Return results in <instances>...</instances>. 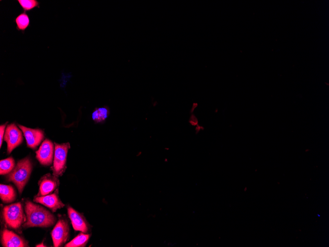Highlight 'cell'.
<instances>
[{
  "instance_id": "obj_1",
  "label": "cell",
  "mask_w": 329,
  "mask_h": 247,
  "mask_svg": "<svg viewBox=\"0 0 329 247\" xmlns=\"http://www.w3.org/2000/svg\"><path fill=\"white\" fill-rule=\"evenodd\" d=\"M26 221L23 224L24 228L30 227H49L56 221V217L44 208L26 201L25 203Z\"/></svg>"
},
{
  "instance_id": "obj_2",
  "label": "cell",
  "mask_w": 329,
  "mask_h": 247,
  "mask_svg": "<svg viewBox=\"0 0 329 247\" xmlns=\"http://www.w3.org/2000/svg\"><path fill=\"white\" fill-rule=\"evenodd\" d=\"M32 169L31 160L29 157H26L19 160L6 176L8 181H12L16 186L20 194L29 179Z\"/></svg>"
},
{
  "instance_id": "obj_3",
  "label": "cell",
  "mask_w": 329,
  "mask_h": 247,
  "mask_svg": "<svg viewBox=\"0 0 329 247\" xmlns=\"http://www.w3.org/2000/svg\"><path fill=\"white\" fill-rule=\"evenodd\" d=\"M3 220L8 228L21 232V227L26 221L21 202L5 206L2 210Z\"/></svg>"
},
{
  "instance_id": "obj_4",
  "label": "cell",
  "mask_w": 329,
  "mask_h": 247,
  "mask_svg": "<svg viewBox=\"0 0 329 247\" xmlns=\"http://www.w3.org/2000/svg\"><path fill=\"white\" fill-rule=\"evenodd\" d=\"M55 151L53 165L51 167L53 175L59 177L66 169V158L70 146L69 142L58 144L54 142Z\"/></svg>"
},
{
  "instance_id": "obj_5",
  "label": "cell",
  "mask_w": 329,
  "mask_h": 247,
  "mask_svg": "<svg viewBox=\"0 0 329 247\" xmlns=\"http://www.w3.org/2000/svg\"><path fill=\"white\" fill-rule=\"evenodd\" d=\"M51 236L55 247L63 246L69 237V227L66 219L60 218L53 230Z\"/></svg>"
},
{
  "instance_id": "obj_6",
  "label": "cell",
  "mask_w": 329,
  "mask_h": 247,
  "mask_svg": "<svg viewBox=\"0 0 329 247\" xmlns=\"http://www.w3.org/2000/svg\"><path fill=\"white\" fill-rule=\"evenodd\" d=\"M4 141L7 143V151L10 154L23 141L22 132L15 124L8 125L5 131Z\"/></svg>"
},
{
  "instance_id": "obj_7",
  "label": "cell",
  "mask_w": 329,
  "mask_h": 247,
  "mask_svg": "<svg viewBox=\"0 0 329 247\" xmlns=\"http://www.w3.org/2000/svg\"><path fill=\"white\" fill-rule=\"evenodd\" d=\"M39 188L36 196H41L48 195L56 190L60 185L58 177L50 173L42 176L38 182Z\"/></svg>"
},
{
  "instance_id": "obj_8",
  "label": "cell",
  "mask_w": 329,
  "mask_h": 247,
  "mask_svg": "<svg viewBox=\"0 0 329 247\" xmlns=\"http://www.w3.org/2000/svg\"><path fill=\"white\" fill-rule=\"evenodd\" d=\"M53 154V143L49 140L46 139L36 151V158L41 165L49 166L52 163Z\"/></svg>"
},
{
  "instance_id": "obj_9",
  "label": "cell",
  "mask_w": 329,
  "mask_h": 247,
  "mask_svg": "<svg viewBox=\"0 0 329 247\" xmlns=\"http://www.w3.org/2000/svg\"><path fill=\"white\" fill-rule=\"evenodd\" d=\"M33 201L45 206L53 212H55L58 209L65 206V204L59 198L58 188L52 194L41 196H35L34 197Z\"/></svg>"
},
{
  "instance_id": "obj_10",
  "label": "cell",
  "mask_w": 329,
  "mask_h": 247,
  "mask_svg": "<svg viewBox=\"0 0 329 247\" xmlns=\"http://www.w3.org/2000/svg\"><path fill=\"white\" fill-rule=\"evenodd\" d=\"M23 132L28 147L35 149L43 140V132L39 129H31L24 126L18 125Z\"/></svg>"
},
{
  "instance_id": "obj_11",
  "label": "cell",
  "mask_w": 329,
  "mask_h": 247,
  "mask_svg": "<svg viewBox=\"0 0 329 247\" xmlns=\"http://www.w3.org/2000/svg\"><path fill=\"white\" fill-rule=\"evenodd\" d=\"M1 243L4 247H29L28 242L24 238L7 229L2 230Z\"/></svg>"
},
{
  "instance_id": "obj_12",
  "label": "cell",
  "mask_w": 329,
  "mask_h": 247,
  "mask_svg": "<svg viewBox=\"0 0 329 247\" xmlns=\"http://www.w3.org/2000/svg\"><path fill=\"white\" fill-rule=\"evenodd\" d=\"M67 213L75 230L85 233L90 231L89 224L83 214L70 206L67 207Z\"/></svg>"
},
{
  "instance_id": "obj_13",
  "label": "cell",
  "mask_w": 329,
  "mask_h": 247,
  "mask_svg": "<svg viewBox=\"0 0 329 247\" xmlns=\"http://www.w3.org/2000/svg\"><path fill=\"white\" fill-rule=\"evenodd\" d=\"M0 197L4 203H11L16 198V193L14 188L10 185L0 184Z\"/></svg>"
},
{
  "instance_id": "obj_14",
  "label": "cell",
  "mask_w": 329,
  "mask_h": 247,
  "mask_svg": "<svg viewBox=\"0 0 329 247\" xmlns=\"http://www.w3.org/2000/svg\"><path fill=\"white\" fill-rule=\"evenodd\" d=\"M90 238V234L81 232L79 233L73 240H72L70 242L67 243L65 247H85Z\"/></svg>"
},
{
  "instance_id": "obj_15",
  "label": "cell",
  "mask_w": 329,
  "mask_h": 247,
  "mask_svg": "<svg viewBox=\"0 0 329 247\" xmlns=\"http://www.w3.org/2000/svg\"><path fill=\"white\" fill-rule=\"evenodd\" d=\"M15 165V161L12 157L0 160V174H8L14 169Z\"/></svg>"
},
{
  "instance_id": "obj_16",
  "label": "cell",
  "mask_w": 329,
  "mask_h": 247,
  "mask_svg": "<svg viewBox=\"0 0 329 247\" xmlns=\"http://www.w3.org/2000/svg\"><path fill=\"white\" fill-rule=\"evenodd\" d=\"M18 30L24 32L30 25V19L26 12H22L15 20Z\"/></svg>"
},
{
  "instance_id": "obj_17",
  "label": "cell",
  "mask_w": 329,
  "mask_h": 247,
  "mask_svg": "<svg viewBox=\"0 0 329 247\" xmlns=\"http://www.w3.org/2000/svg\"><path fill=\"white\" fill-rule=\"evenodd\" d=\"M109 110L105 107L96 108L92 113V117L94 121L99 123L104 121L108 116Z\"/></svg>"
},
{
  "instance_id": "obj_18",
  "label": "cell",
  "mask_w": 329,
  "mask_h": 247,
  "mask_svg": "<svg viewBox=\"0 0 329 247\" xmlns=\"http://www.w3.org/2000/svg\"><path fill=\"white\" fill-rule=\"evenodd\" d=\"M24 11H30L34 7H39V2L36 0H17Z\"/></svg>"
},
{
  "instance_id": "obj_19",
  "label": "cell",
  "mask_w": 329,
  "mask_h": 247,
  "mask_svg": "<svg viewBox=\"0 0 329 247\" xmlns=\"http://www.w3.org/2000/svg\"><path fill=\"white\" fill-rule=\"evenodd\" d=\"M189 122L191 125L196 126L198 125V121L197 117L194 114H192L189 119Z\"/></svg>"
},
{
  "instance_id": "obj_20",
  "label": "cell",
  "mask_w": 329,
  "mask_h": 247,
  "mask_svg": "<svg viewBox=\"0 0 329 247\" xmlns=\"http://www.w3.org/2000/svg\"><path fill=\"white\" fill-rule=\"evenodd\" d=\"M7 123L3 125H1L0 126V147H1L2 143V140H3V135L5 131V128L6 127Z\"/></svg>"
},
{
  "instance_id": "obj_21",
  "label": "cell",
  "mask_w": 329,
  "mask_h": 247,
  "mask_svg": "<svg viewBox=\"0 0 329 247\" xmlns=\"http://www.w3.org/2000/svg\"><path fill=\"white\" fill-rule=\"evenodd\" d=\"M204 130L203 127L199 126L198 124L196 126L195 131L196 134H197L200 130Z\"/></svg>"
},
{
  "instance_id": "obj_22",
  "label": "cell",
  "mask_w": 329,
  "mask_h": 247,
  "mask_svg": "<svg viewBox=\"0 0 329 247\" xmlns=\"http://www.w3.org/2000/svg\"><path fill=\"white\" fill-rule=\"evenodd\" d=\"M36 247H45L43 244L42 243L40 245H38L36 246Z\"/></svg>"
}]
</instances>
